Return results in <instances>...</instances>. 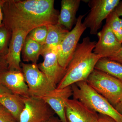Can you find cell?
<instances>
[{
  "instance_id": "6da1fadb",
  "label": "cell",
  "mask_w": 122,
  "mask_h": 122,
  "mask_svg": "<svg viewBox=\"0 0 122 122\" xmlns=\"http://www.w3.org/2000/svg\"><path fill=\"white\" fill-rule=\"evenodd\" d=\"M54 0H7L3 7V23L10 31L20 30L29 33L42 25L57 23L59 13Z\"/></svg>"
},
{
  "instance_id": "7a4b0ae2",
  "label": "cell",
  "mask_w": 122,
  "mask_h": 122,
  "mask_svg": "<svg viewBox=\"0 0 122 122\" xmlns=\"http://www.w3.org/2000/svg\"><path fill=\"white\" fill-rule=\"evenodd\" d=\"M96 42L87 36L83 38L81 43H78L66 68L65 74L57 86V89L87 81L97 62L102 58L93 52Z\"/></svg>"
},
{
  "instance_id": "3957f363",
  "label": "cell",
  "mask_w": 122,
  "mask_h": 122,
  "mask_svg": "<svg viewBox=\"0 0 122 122\" xmlns=\"http://www.w3.org/2000/svg\"><path fill=\"white\" fill-rule=\"evenodd\" d=\"M73 99L79 100L92 110L109 116L116 122H122V115L103 96L96 92L86 81L71 85Z\"/></svg>"
},
{
  "instance_id": "277c9868",
  "label": "cell",
  "mask_w": 122,
  "mask_h": 122,
  "mask_svg": "<svg viewBox=\"0 0 122 122\" xmlns=\"http://www.w3.org/2000/svg\"><path fill=\"white\" fill-rule=\"evenodd\" d=\"M86 82L114 107L122 98V82L103 71L95 69Z\"/></svg>"
},
{
  "instance_id": "5b68a950",
  "label": "cell",
  "mask_w": 122,
  "mask_h": 122,
  "mask_svg": "<svg viewBox=\"0 0 122 122\" xmlns=\"http://www.w3.org/2000/svg\"><path fill=\"white\" fill-rule=\"evenodd\" d=\"M21 66L30 96L42 99L55 89L39 70L37 63H21Z\"/></svg>"
},
{
  "instance_id": "8992f818",
  "label": "cell",
  "mask_w": 122,
  "mask_h": 122,
  "mask_svg": "<svg viewBox=\"0 0 122 122\" xmlns=\"http://www.w3.org/2000/svg\"><path fill=\"white\" fill-rule=\"evenodd\" d=\"M120 0H87L91 10L83 23L90 29L91 35L97 34L103 20L114 10Z\"/></svg>"
},
{
  "instance_id": "52a82bcc",
  "label": "cell",
  "mask_w": 122,
  "mask_h": 122,
  "mask_svg": "<svg viewBox=\"0 0 122 122\" xmlns=\"http://www.w3.org/2000/svg\"><path fill=\"white\" fill-rule=\"evenodd\" d=\"M85 15L79 16L74 28L68 33L60 45L58 52V62L63 68H67L81 36L87 28L82 21Z\"/></svg>"
},
{
  "instance_id": "ba28073f",
  "label": "cell",
  "mask_w": 122,
  "mask_h": 122,
  "mask_svg": "<svg viewBox=\"0 0 122 122\" xmlns=\"http://www.w3.org/2000/svg\"><path fill=\"white\" fill-rule=\"evenodd\" d=\"M25 106L18 122H45L55 113L42 99L24 97Z\"/></svg>"
},
{
  "instance_id": "9c48e42d",
  "label": "cell",
  "mask_w": 122,
  "mask_h": 122,
  "mask_svg": "<svg viewBox=\"0 0 122 122\" xmlns=\"http://www.w3.org/2000/svg\"><path fill=\"white\" fill-rule=\"evenodd\" d=\"M98 41L93 52L102 58H109L118 52L122 48V43L118 40L110 27L105 24L97 34Z\"/></svg>"
},
{
  "instance_id": "30bf717a",
  "label": "cell",
  "mask_w": 122,
  "mask_h": 122,
  "mask_svg": "<svg viewBox=\"0 0 122 122\" xmlns=\"http://www.w3.org/2000/svg\"><path fill=\"white\" fill-rule=\"evenodd\" d=\"M58 51H50L42 54V56L44 57V61L37 65L39 70L44 73L55 88L63 78L66 70V69L59 64Z\"/></svg>"
},
{
  "instance_id": "8fae6325",
  "label": "cell",
  "mask_w": 122,
  "mask_h": 122,
  "mask_svg": "<svg viewBox=\"0 0 122 122\" xmlns=\"http://www.w3.org/2000/svg\"><path fill=\"white\" fill-rule=\"evenodd\" d=\"M66 116L68 122H98L99 115L76 99H66Z\"/></svg>"
},
{
  "instance_id": "7c38bea8",
  "label": "cell",
  "mask_w": 122,
  "mask_h": 122,
  "mask_svg": "<svg viewBox=\"0 0 122 122\" xmlns=\"http://www.w3.org/2000/svg\"><path fill=\"white\" fill-rule=\"evenodd\" d=\"M11 31V36L8 51L6 55L8 70L22 71L20 66L21 53L25 40L29 33L18 29L13 30Z\"/></svg>"
},
{
  "instance_id": "4fadbf2b",
  "label": "cell",
  "mask_w": 122,
  "mask_h": 122,
  "mask_svg": "<svg viewBox=\"0 0 122 122\" xmlns=\"http://www.w3.org/2000/svg\"><path fill=\"white\" fill-rule=\"evenodd\" d=\"M73 91L71 86L57 89L50 91L42 98L56 114L62 122H68L66 116L65 102L72 96Z\"/></svg>"
},
{
  "instance_id": "5bb4252c",
  "label": "cell",
  "mask_w": 122,
  "mask_h": 122,
  "mask_svg": "<svg viewBox=\"0 0 122 122\" xmlns=\"http://www.w3.org/2000/svg\"><path fill=\"white\" fill-rule=\"evenodd\" d=\"M0 83L14 94L30 97L28 87L22 71L8 70L0 75Z\"/></svg>"
},
{
  "instance_id": "9a60e30c",
  "label": "cell",
  "mask_w": 122,
  "mask_h": 122,
  "mask_svg": "<svg viewBox=\"0 0 122 122\" xmlns=\"http://www.w3.org/2000/svg\"><path fill=\"white\" fill-rule=\"evenodd\" d=\"M81 0H62L57 24L68 30H71L77 18L76 15L80 6Z\"/></svg>"
},
{
  "instance_id": "2e32d148",
  "label": "cell",
  "mask_w": 122,
  "mask_h": 122,
  "mask_svg": "<svg viewBox=\"0 0 122 122\" xmlns=\"http://www.w3.org/2000/svg\"><path fill=\"white\" fill-rule=\"evenodd\" d=\"M48 27V35L42 46L41 55L50 51L59 50L62 42L70 31L57 23L49 25Z\"/></svg>"
},
{
  "instance_id": "e0dca14e",
  "label": "cell",
  "mask_w": 122,
  "mask_h": 122,
  "mask_svg": "<svg viewBox=\"0 0 122 122\" xmlns=\"http://www.w3.org/2000/svg\"><path fill=\"white\" fill-rule=\"evenodd\" d=\"M0 104L8 111L17 122H19L25 106L24 97L10 93L2 94L0 95Z\"/></svg>"
},
{
  "instance_id": "ac0fdd59",
  "label": "cell",
  "mask_w": 122,
  "mask_h": 122,
  "mask_svg": "<svg viewBox=\"0 0 122 122\" xmlns=\"http://www.w3.org/2000/svg\"><path fill=\"white\" fill-rule=\"evenodd\" d=\"M42 45L30 38L26 37L22 46V59L25 61L32 62L37 63L39 56L41 55Z\"/></svg>"
},
{
  "instance_id": "d6986e66",
  "label": "cell",
  "mask_w": 122,
  "mask_h": 122,
  "mask_svg": "<svg viewBox=\"0 0 122 122\" xmlns=\"http://www.w3.org/2000/svg\"><path fill=\"white\" fill-rule=\"evenodd\" d=\"M95 69L101 71L117 78L122 83V65L108 58L99 60Z\"/></svg>"
},
{
  "instance_id": "ffe728a7",
  "label": "cell",
  "mask_w": 122,
  "mask_h": 122,
  "mask_svg": "<svg viewBox=\"0 0 122 122\" xmlns=\"http://www.w3.org/2000/svg\"><path fill=\"white\" fill-rule=\"evenodd\" d=\"M120 19L114 11L106 19V24L109 26L118 40L122 43V29Z\"/></svg>"
},
{
  "instance_id": "44dd1931",
  "label": "cell",
  "mask_w": 122,
  "mask_h": 122,
  "mask_svg": "<svg viewBox=\"0 0 122 122\" xmlns=\"http://www.w3.org/2000/svg\"><path fill=\"white\" fill-rule=\"evenodd\" d=\"M11 32L4 25L0 28V56H5L8 51Z\"/></svg>"
},
{
  "instance_id": "7402d4cb",
  "label": "cell",
  "mask_w": 122,
  "mask_h": 122,
  "mask_svg": "<svg viewBox=\"0 0 122 122\" xmlns=\"http://www.w3.org/2000/svg\"><path fill=\"white\" fill-rule=\"evenodd\" d=\"M48 33V25H42L33 29L29 33L28 36L31 39L43 46L45 42Z\"/></svg>"
},
{
  "instance_id": "603a6c76",
  "label": "cell",
  "mask_w": 122,
  "mask_h": 122,
  "mask_svg": "<svg viewBox=\"0 0 122 122\" xmlns=\"http://www.w3.org/2000/svg\"><path fill=\"white\" fill-rule=\"evenodd\" d=\"M0 122H17L8 111L0 104Z\"/></svg>"
},
{
  "instance_id": "cb8c5ba5",
  "label": "cell",
  "mask_w": 122,
  "mask_h": 122,
  "mask_svg": "<svg viewBox=\"0 0 122 122\" xmlns=\"http://www.w3.org/2000/svg\"><path fill=\"white\" fill-rule=\"evenodd\" d=\"M8 70L6 56H0V75Z\"/></svg>"
},
{
  "instance_id": "d4e9b609",
  "label": "cell",
  "mask_w": 122,
  "mask_h": 122,
  "mask_svg": "<svg viewBox=\"0 0 122 122\" xmlns=\"http://www.w3.org/2000/svg\"><path fill=\"white\" fill-rule=\"evenodd\" d=\"M109 59L117 62L122 65V48L118 52Z\"/></svg>"
},
{
  "instance_id": "484cf974",
  "label": "cell",
  "mask_w": 122,
  "mask_h": 122,
  "mask_svg": "<svg viewBox=\"0 0 122 122\" xmlns=\"http://www.w3.org/2000/svg\"><path fill=\"white\" fill-rule=\"evenodd\" d=\"M7 0H0V28L4 26V13L3 7Z\"/></svg>"
},
{
  "instance_id": "4316f807",
  "label": "cell",
  "mask_w": 122,
  "mask_h": 122,
  "mask_svg": "<svg viewBox=\"0 0 122 122\" xmlns=\"http://www.w3.org/2000/svg\"><path fill=\"white\" fill-rule=\"evenodd\" d=\"M98 122H116L112 118L109 116L102 115H99Z\"/></svg>"
},
{
  "instance_id": "83f0119b",
  "label": "cell",
  "mask_w": 122,
  "mask_h": 122,
  "mask_svg": "<svg viewBox=\"0 0 122 122\" xmlns=\"http://www.w3.org/2000/svg\"><path fill=\"white\" fill-rule=\"evenodd\" d=\"M114 11L119 17L122 16V1H120Z\"/></svg>"
},
{
  "instance_id": "f1b7e54d",
  "label": "cell",
  "mask_w": 122,
  "mask_h": 122,
  "mask_svg": "<svg viewBox=\"0 0 122 122\" xmlns=\"http://www.w3.org/2000/svg\"><path fill=\"white\" fill-rule=\"evenodd\" d=\"M6 93H12L6 87L0 83V95L2 94Z\"/></svg>"
},
{
  "instance_id": "f546056e",
  "label": "cell",
  "mask_w": 122,
  "mask_h": 122,
  "mask_svg": "<svg viewBox=\"0 0 122 122\" xmlns=\"http://www.w3.org/2000/svg\"><path fill=\"white\" fill-rule=\"evenodd\" d=\"M116 110L122 115V98L117 105L114 107Z\"/></svg>"
},
{
  "instance_id": "4dcf8cb0",
  "label": "cell",
  "mask_w": 122,
  "mask_h": 122,
  "mask_svg": "<svg viewBox=\"0 0 122 122\" xmlns=\"http://www.w3.org/2000/svg\"><path fill=\"white\" fill-rule=\"evenodd\" d=\"M45 122H62L58 117H56L54 116L51 117L48 120Z\"/></svg>"
},
{
  "instance_id": "1f68e13d",
  "label": "cell",
  "mask_w": 122,
  "mask_h": 122,
  "mask_svg": "<svg viewBox=\"0 0 122 122\" xmlns=\"http://www.w3.org/2000/svg\"><path fill=\"white\" fill-rule=\"evenodd\" d=\"M120 23H121V25H122V19H120Z\"/></svg>"
}]
</instances>
